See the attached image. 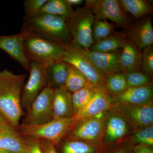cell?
I'll list each match as a JSON object with an SVG mask.
<instances>
[{
	"label": "cell",
	"instance_id": "obj_38",
	"mask_svg": "<svg viewBox=\"0 0 153 153\" xmlns=\"http://www.w3.org/2000/svg\"><path fill=\"white\" fill-rule=\"evenodd\" d=\"M149 146L146 145H135L133 148L131 153H146Z\"/></svg>",
	"mask_w": 153,
	"mask_h": 153
},
{
	"label": "cell",
	"instance_id": "obj_28",
	"mask_svg": "<svg viewBox=\"0 0 153 153\" xmlns=\"http://www.w3.org/2000/svg\"><path fill=\"white\" fill-rule=\"evenodd\" d=\"M91 84L84 75L74 66L68 63V74L64 86L73 93Z\"/></svg>",
	"mask_w": 153,
	"mask_h": 153
},
{
	"label": "cell",
	"instance_id": "obj_34",
	"mask_svg": "<svg viewBox=\"0 0 153 153\" xmlns=\"http://www.w3.org/2000/svg\"><path fill=\"white\" fill-rule=\"evenodd\" d=\"M108 148H103L101 153H131L133 145L129 141H122L120 142L109 144Z\"/></svg>",
	"mask_w": 153,
	"mask_h": 153
},
{
	"label": "cell",
	"instance_id": "obj_17",
	"mask_svg": "<svg viewBox=\"0 0 153 153\" xmlns=\"http://www.w3.org/2000/svg\"><path fill=\"white\" fill-rule=\"evenodd\" d=\"M152 84L128 87L120 94L111 97L114 104L140 105L147 104L152 101Z\"/></svg>",
	"mask_w": 153,
	"mask_h": 153
},
{
	"label": "cell",
	"instance_id": "obj_35",
	"mask_svg": "<svg viewBox=\"0 0 153 153\" xmlns=\"http://www.w3.org/2000/svg\"><path fill=\"white\" fill-rule=\"evenodd\" d=\"M27 138L25 140L27 145L28 153H43L38 140L30 138Z\"/></svg>",
	"mask_w": 153,
	"mask_h": 153
},
{
	"label": "cell",
	"instance_id": "obj_32",
	"mask_svg": "<svg viewBox=\"0 0 153 153\" xmlns=\"http://www.w3.org/2000/svg\"><path fill=\"white\" fill-rule=\"evenodd\" d=\"M47 0H26L24 2L25 16L24 18L30 19L36 16Z\"/></svg>",
	"mask_w": 153,
	"mask_h": 153
},
{
	"label": "cell",
	"instance_id": "obj_24",
	"mask_svg": "<svg viewBox=\"0 0 153 153\" xmlns=\"http://www.w3.org/2000/svg\"><path fill=\"white\" fill-rule=\"evenodd\" d=\"M125 13H128L136 19L152 14L153 6L146 0H119Z\"/></svg>",
	"mask_w": 153,
	"mask_h": 153
},
{
	"label": "cell",
	"instance_id": "obj_41",
	"mask_svg": "<svg viewBox=\"0 0 153 153\" xmlns=\"http://www.w3.org/2000/svg\"><path fill=\"white\" fill-rule=\"evenodd\" d=\"M146 153H153V149L152 146L149 147Z\"/></svg>",
	"mask_w": 153,
	"mask_h": 153
},
{
	"label": "cell",
	"instance_id": "obj_30",
	"mask_svg": "<svg viewBox=\"0 0 153 153\" xmlns=\"http://www.w3.org/2000/svg\"><path fill=\"white\" fill-rule=\"evenodd\" d=\"M129 141L133 146L143 145L153 146V125L135 130Z\"/></svg>",
	"mask_w": 153,
	"mask_h": 153
},
{
	"label": "cell",
	"instance_id": "obj_12",
	"mask_svg": "<svg viewBox=\"0 0 153 153\" xmlns=\"http://www.w3.org/2000/svg\"><path fill=\"white\" fill-rule=\"evenodd\" d=\"M111 97L107 92L104 85L96 88L93 97L82 110L72 117L75 122L83 118L94 116L108 111L113 105Z\"/></svg>",
	"mask_w": 153,
	"mask_h": 153
},
{
	"label": "cell",
	"instance_id": "obj_10",
	"mask_svg": "<svg viewBox=\"0 0 153 153\" xmlns=\"http://www.w3.org/2000/svg\"><path fill=\"white\" fill-rule=\"evenodd\" d=\"M114 104L111 108L122 116L131 128L137 130L153 125V102L140 105Z\"/></svg>",
	"mask_w": 153,
	"mask_h": 153
},
{
	"label": "cell",
	"instance_id": "obj_23",
	"mask_svg": "<svg viewBox=\"0 0 153 153\" xmlns=\"http://www.w3.org/2000/svg\"><path fill=\"white\" fill-rule=\"evenodd\" d=\"M126 37L123 33H114L100 41L94 43L89 50L100 53H108L121 49Z\"/></svg>",
	"mask_w": 153,
	"mask_h": 153
},
{
	"label": "cell",
	"instance_id": "obj_9",
	"mask_svg": "<svg viewBox=\"0 0 153 153\" xmlns=\"http://www.w3.org/2000/svg\"><path fill=\"white\" fill-rule=\"evenodd\" d=\"M54 91V89L48 86L44 88L27 110V114L23 124L40 125L54 118L52 111Z\"/></svg>",
	"mask_w": 153,
	"mask_h": 153
},
{
	"label": "cell",
	"instance_id": "obj_2",
	"mask_svg": "<svg viewBox=\"0 0 153 153\" xmlns=\"http://www.w3.org/2000/svg\"><path fill=\"white\" fill-rule=\"evenodd\" d=\"M20 33L23 37L25 55L30 62L36 61L47 68L63 60L65 49L62 45L42 38L23 26Z\"/></svg>",
	"mask_w": 153,
	"mask_h": 153
},
{
	"label": "cell",
	"instance_id": "obj_20",
	"mask_svg": "<svg viewBox=\"0 0 153 153\" xmlns=\"http://www.w3.org/2000/svg\"><path fill=\"white\" fill-rule=\"evenodd\" d=\"M0 149L15 153H28L26 140L12 126L0 131Z\"/></svg>",
	"mask_w": 153,
	"mask_h": 153
},
{
	"label": "cell",
	"instance_id": "obj_36",
	"mask_svg": "<svg viewBox=\"0 0 153 153\" xmlns=\"http://www.w3.org/2000/svg\"><path fill=\"white\" fill-rule=\"evenodd\" d=\"M41 151L43 153H58L55 145L49 141L38 140Z\"/></svg>",
	"mask_w": 153,
	"mask_h": 153
},
{
	"label": "cell",
	"instance_id": "obj_27",
	"mask_svg": "<svg viewBox=\"0 0 153 153\" xmlns=\"http://www.w3.org/2000/svg\"><path fill=\"white\" fill-rule=\"evenodd\" d=\"M104 86L111 96L120 94L128 88L125 74L117 72L107 75L105 76Z\"/></svg>",
	"mask_w": 153,
	"mask_h": 153
},
{
	"label": "cell",
	"instance_id": "obj_14",
	"mask_svg": "<svg viewBox=\"0 0 153 153\" xmlns=\"http://www.w3.org/2000/svg\"><path fill=\"white\" fill-rule=\"evenodd\" d=\"M123 33L126 38L140 50L153 46V27L152 19L146 17L131 25Z\"/></svg>",
	"mask_w": 153,
	"mask_h": 153
},
{
	"label": "cell",
	"instance_id": "obj_39",
	"mask_svg": "<svg viewBox=\"0 0 153 153\" xmlns=\"http://www.w3.org/2000/svg\"><path fill=\"white\" fill-rule=\"evenodd\" d=\"M66 1L71 7L73 6L79 5L85 1L83 0H66Z\"/></svg>",
	"mask_w": 153,
	"mask_h": 153
},
{
	"label": "cell",
	"instance_id": "obj_29",
	"mask_svg": "<svg viewBox=\"0 0 153 153\" xmlns=\"http://www.w3.org/2000/svg\"><path fill=\"white\" fill-rule=\"evenodd\" d=\"M114 26L106 20L95 19L92 28V38L94 42L106 38L114 33Z\"/></svg>",
	"mask_w": 153,
	"mask_h": 153
},
{
	"label": "cell",
	"instance_id": "obj_37",
	"mask_svg": "<svg viewBox=\"0 0 153 153\" xmlns=\"http://www.w3.org/2000/svg\"><path fill=\"white\" fill-rule=\"evenodd\" d=\"M11 126H12L5 117L0 112V131L10 127Z\"/></svg>",
	"mask_w": 153,
	"mask_h": 153
},
{
	"label": "cell",
	"instance_id": "obj_19",
	"mask_svg": "<svg viewBox=\"0 0 153 153\" xmlns=\"http://www.w3.org/2000/svg\"><path fill=\"white\" fill-rule=\"evenodd\" d=\"M71 94L62 86L54 90L52 101V111L55 118H68L73 116Z\"/></svg>",
	"mask_w": 153,
	"mask_h": 153
},
{
	"label": "cell",
	"instance_id": "obj_1",
	"mask_svg": "<svg viewBox=\"0 0 153 153\" xmlns=\"http://www.w3.org/2000/svg\"><path fill=\"white\" fill-rule=\"evenodd\" d=\"M26 76L7 69L0 71V112L16 129L23 115L21 96Z\"/></svg>",
	"mask_w": 153,
	"mask_h": 153
},
{
	"label": "cell",
	"instance_id": "obj_25",
	"mask_svg": "<svg viewBox=\"0 0 153 153\" xmlns=\"http://www.w3.org/2000/svg\"><path fill=\"white\" fill-rule=\"evenodd\" d=\"M74 13V10L66 0H47L41 8L39 14L59 16L68 21Z\"/></svg>",
	"mask_w": 153,
	"mask_h": 153
},
{
	"label": "cell",
	"instance_id": "obj_13",
	"mask_svg": "<svg viewBox=\"0 0 153 153\" xmlns=\"http://www.w3.org/2000/svg\"><path fill=\"white\" fill-rule=\"evenodd\" d=\"M106 113L105 127L103 141L107 145L123 141L130 131V126L118 112L112 109Z\"/></svg>",
	"mask_w": 153,
	"mask_h": 153
},
{
	"label": "cell",
	"instance_id": "obj_3",
	"mask_svg": "<svg viewBox=\"0 0 153 153\" xmlns=\"http://www.w3.org/2000/svg\"><path fill=\"white\" fill-rule=\"evenodd\" d=\"M23 26L32 30L42 38L63 47L72 46V39L67 21L63 17L39 14L31 19L24 18Z\"/></svg>",
	"mask_w": 153,
	"mask_h": 153
},
{
	"label": "cell",
	"instance_id": "obj_16",
	"mask_svg": "<svg viewBox=\"0 0 153 153\" xmlns=\"http://www.w3.org/2000/svg\"><path fill=\"white\" fill-rule=\"evenodd\" d=\"M0 49L30 72L31 62L25 55L23 37L21 33L12 36H0Z\"/></svg>",
	"mask_w": 153,
	"mask_h": 153
},
{
	"label": "cell",
	"instance_id": "obj_40",
	"mask_svg": "<svg viewBox=\"0 0 153 153\" xmlns=\"http://www.w3.org/2000/svg\"><path fill=\"white\" fill-rule=\"evenodd\" d=\"M0 153H15L10 152V151L0 149Z\"/></svg>",
	"mask_w": 153,
	"mask_h": 153
},
{
	"label": "cell",
	"instance_id": "obj_18",
	"mask_svg": "<svg viewBox=\"0 0 153 153\" xmlns=\"http://www.w3.org/2000/svg\"><path fill=\"white\" fill-rule=\"evenodd\" d=\"M142 57L141 50L126 38L120 56L121 67L124 73L140 70Z\"/></svg>",
	"mask_w": 153,
	"mask_h": 153
},
{
	"label": "cell",
	"instance_id": "obj_31",
	"mask_svg": "<svg viewBox=\"0 0 153 153\" xmlns=\"http://www.w3.org/2000/svg\"><path fill=\"white\" fill-rule=\"evenodd\" d=\"M128 88L150 85L152 77L142 70L125 73Z\"/></svg>",
	"mask_w": 153,
	"mask_h": 153
},
{
	"label": "cell",
	"instance_id": "obj_5",
	"mask_svg": "<svg viewBox=\"0 0 153 153\" xmlns=\"http://www.w3.org/2000/svg\"><path fill=\"white\" fill-rule=\"evenodd\" d=\"M95 17L85 6L76 8L74 15L67 21L72 45L80 50H89L94 43L92 26Z\"/></svg>",
	"mask_w": 153,
	"mask_h": 153
},
{
	"label": "cell",
	"instance_id": "obj_21",
	"mask_svg": "<svg viewBox=\"0 0 153 153\" xmlns=\"http://www.w3.org/2000/svg\"><path fill=\"white\" fill-rule=\"evenodd\" d=\"M68 63L57 61L47 67V86L55 90L64 86L68 74Z\"/></svg>",
	"mask_w": 153,
	"mask_h": 153
},
{
	"label": "cell",
	"instance_id": "obj_26",
	"mask_svg": "<svg viewBox=\"0 0 153 153\" xmlns=\"http://www.w3.org/2000/svg\"><path fill=\"white\" fill-rule=\"evenodd\" d=\"M96 86L89 84L82 89L71 93V102L73 116L82 110L88 104L93 97Z\"/></svg>",
	"mask_w": 153,
	"mask_h": 153
},
{
	"label": "cell",
	"instance_id": "obj_11",
	"mask_svg": "<svg viewBox=\"0 0 153 153\" xmlns=\"http://www.w3.org/2000/svg\"><path fill=\"white\" fill-rule=\"evenodd\" d=\"M30 76L22 88L21 104L27 110L34 100L47 86V68L36 61L31 62Z\"/></svg>",
	"mask_w": 153,
	"mask_h": 153
},
{
	"label": "cell",
	"instance_id": "obj_4",
	"mask_svg": "<svg viewBox=\"0 0 153 153\" xmlns=\"http://www.w3.org/2000/svg\"><path fill=\"white\" fill-rule=\"evenodd\" d=\"M74 123L72 117L55 118L40 125L22 124L19 128L21 134L26 137L47 140L56 146L67 135Z\"/></svg>",
	"mask_w": 153,
	"mask_h": 153
},
{
	"label": "cell",
	"instance_id": "obj_33",
	"mask_svg": "<svg viewBox=\"0 0 153 153\" xmlns=\"http://www.w3.org/2000/svg\"><path fill=\"white\" fill-rule=\"evenodd\" d=\"M141 70L152 77L153 74V47L149 46L142 50Z\"/></svg>",
	"mask_w": 153,
	"mask_h": 153
},
{
	"label": "cell",
	"instance_id": "obj_6",
	"mask_svg": "<svg viewBox=\"0 0 153 153\" xmlns=\"http://www.w3.org/2000/svg\"><path fill=\"white\" fill-rule=\"evenodd\" d=\"M106 113L76 122L67 134L68 139L102 144L105 130Z\"/></svg>",
	"mask_w": 153,
	"mask_h": 153
},
{
	"label": "cell",
	"instance_id": "obj_15",
	"mask_svg": "<svg viewBox=\"0 0 153 153\" xmlns=\"http://www.w3.org/2000/svg\"><path fill=\"white\" fill-rule=\"evenodd\" d=\"M82 51L104 78L107 75L113 73H124L120 61L121 49L108 53H100L90 50Z\"/></svg>",
	"mask_w": 153,
	"mask_h": 153
},
{
	"label": "cell",
	"instance_id": "obj_8",
	"mask_svg": "<svg viewBox=\"0 0 153 153\" xmlns=\"http://www.w3.org/2000/svg\"><path fill=\"white\" fill-rule=\"evenodd\" d=\"M64 47L65 52L62 60L75 67L91 84L104 85V77L82 50L73 46Z\"/></svg>",
	"mask_w": 153,
	"mask_h": 153
},
{
	"label": "cell",
	"instance_id": "obj_7",
	"mask_svg": "<svg viewBox=\"0 0 153 153\" xmlns=\"http://www.w3.org/2000/svg\"><path fill=\"white\" fill-rule=\"evenodd\" d=\"M85 7L90 9L95 19L112 21L117 26L128 29L131 24L117 0H86Z\"/></svg>",
	"mask_w": 153,
	"mask_h": 153
},
{
	"label": "cell",
	"instance_id": "obj_22",
	"mask_svg": "<svg viewBox=\"0 0 153 153\" xmlns=\"http://www.w3.org/2000/svg\"><path fill=\"white\" fill-rule=\"evenodd\" d=\"M103 148L102 144L68 139L62 143L57 152L58 153H101Z\"/></svg>",
	"mask_w": 153,
	"mask_h": 153
}]
</instances>
